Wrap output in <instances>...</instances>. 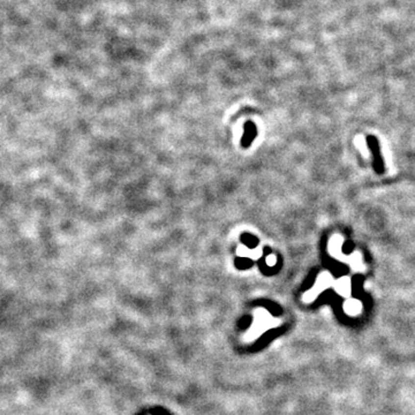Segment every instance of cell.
<instances>
[{
	"label": "cell",
	"mask_w": 415,
	"mask_h": 415,
	"mask_svg": "<svg viewBox=\"0 0 415 415\" xmlns=\"http://www.w3.org/2000/svg\"><path fill=\"white\" fill-rule=\"evenodd\" d=\"M272 325L268 324V314L263 313L257 315L256 314V319H255V324L251 326L250 330H248L247 336L244 337V342H253L254 339L260 337L262 333L266 331L267 329H270Z\"/></svg>",
	"instance_id": "cell-1"
}]
</instances>
